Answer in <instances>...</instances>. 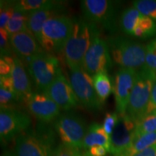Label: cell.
<instances>
[{
	"label": "cell",
	"mask_w": 156,
	"mask_h": 156,
	"mask_svg": "<svg viewBox=\"0 0 156 156\" xmlns=\"http://www.w3.org/2000/svg\"><path fill=\"white\" fill-rule=\"evenodd\" d=\"M10 41L12 51L23 62L27 58L44 52L29 30L11 35Z\"/></svg>",
	"instance_id": "16"
},
{
	"label": "cell",
	"mask_w": 156,
	"mask_h": 156,
	"mask_svg": "<svg viewBox=\"0 0 156 156\" xmlns=\"http://www.w3.org/2000/svg\"><path fill=\"white\" fill-rule=\"evenodd\" d=\"M83 156H92L90 155V154L89 153H88V151H85V152H84V153H83Z\"/></svg>",
	"instance_id": "38"
},
{
	"label": "cell",
	"mask_w": 156,
	"mask_h": 156,
	"mask_svg": "<svg viewBox=\"0 0 156 156\" xmlns=\"http://www.w3.org/2000/svg\"><path fill=\"white\" fill-rule=\"evenodd\" d=\"M136 70L120 68L115 74L113 80L114 94L116 103V113L124 114L126 113L130 95L136 80Z\"/></svg>",
	"instance_id": "12"
},
{
	"label": "cell",
	"mask_w": 156,
	"mask_h": 156,
	"mask_svg": "<svg viewBox=\"0 0 156 156\" xmlns=\"http://www.w3.org/2000/svg\"><path fill=\"white\" fill-rule=\"evenodd\" d=\"M118 2L112 0H82L80 7L87 20L99 24L114 34L117 30Z\"/></svg>",
	"instance_id": "8"
},
{
	"label": "cell",
	"mask_w": 156,
	"mask_h": 156,
	"mask_svg": "<svg viewBox=\"0 0 156 156\" xmlns=\"http://www.w3.org/2000/svg\"><path fill=\"white\" fill-rule=\"evenodd\" d=\"M63 2L62 1L54 0H20L14 2V8L15 11L28 13L30 12L51 8Z\"/></svg>",
	"instance_id": "22"
},
{
	"label": "cell",
	"mask_w": 156,
	"mask_h": 156,
	"mask_svg": "<svg viewBox=\"0 0 156 156\" xmlns=\"http://www.w3.org/2000/svg\"><path fill=\"white\" fill-rule=\"evenodd\" d=\"M112 65L108 42L101 36L100 31L98 30L85 54L83 69L89 75L93 76L102 72L108 73Z\"/></svg>",
	"instance_id": "10"
},
{
	"label": "cell",
	"mask_w": 156,
	"mask_h": 156,
	"mask_svg": "<svg viewBox=\"0 0 156 156\" xmlns=\"http://www.w3.org/2000/svg\"><path fill=\"white\" fill-rule=\"evenodd\" d=\"M31 119L25 113L12 108H0V140L2 144L16 139L30 128Z\"/></svg>",
	"instance_id": "11"
},
{
	"label": "cell",
	"mask_w": 156,
	"mask_h": 156,
	"mask_svg": "<svg viewBox=\"0 0 156 156\" xmlns=\"http://www.w3.org/2000/svg\"><path fill=\"white\" fill-rule=\"evenodd\" d=\"M136 123L135 136L156 132V112L145 115Z\"/></svg>",
	"instance_id": "26"
},
{
	"label": "cell",
	"mask_w": 156,
	"mask_h": 156,
	"mask_svg": "<svg viewBox=\"0 0 156 156\" xmlns=\"http://www.w3.org/2000/svg\"><path fill=\"white\" fill-rule=\"evenodd\" d=\"M155 112H156V83L154 85L153 90H152L151 98H150L149 103H148L147 109H146L145 114L144 116L150 114H153V113Z\"/></svg>",
	"instance_id": "34"
},
{
	"label": "cell",
	"mask_w": 156,
	"mask_h": 156,
	"mask_svg": "<svg viewBox=\"0 0 156 156\" xmlns=\"http://www.w3.org/2000/svg\"><path fill=\"white\" fill-rule=\"evenodd\" d=\"M11 35L5 28H0V51L1 56H10L12 52L10 41Z\"/></svg>",
	"instance_id": "30"
},
{
	"label": "cell",
	"mask_w": 156,
	"mask_h": 156,
	"mask_svg": "<svg viewBox=\"0 0 156 156\" xmlns=\"http://www.w3.org/2000/svg\"><path fill=\"white\" fill-rule=\"evenodd\" d=\"M54 129L62 144L81 149L87 127L80 115L73 112L60 114L54 122Z\"/></svg>",
	"instance_id": "7"
},
{
	"label": "cell",
	"mask_w": 156,
	"mask_h": 156,
	"mask_svg": "<svg viewBox=\"0 0 156 156\" xmlns=\"http://www.w3.org/2000/svg\"><path fill=\"white\" fill-rule=\"evenodd\" d=\"M26 103L31 114L40 122L48 124L60 116V108L45 93H34Z\"/></svg>",
	"instance_id": "15"
},
{
	"label": "cell",
	"mask_w": 156,
	"mask_h": 156,
	"mask_svg": "<svg viewBox=\"0 0 156 156\" xmlns=\"http://www.w3.org/2000/svg\"><path fill=\"white\" fill-rule=\"evenodd\" d=\"M98 30L97 25L87 19H73L71 34L62 52L70 70L83 69L85 54Z\"/></svg>",
	"instance_id": "1"
},
{
	"label": "cell",
	"mask_w": 156,
	"mask_h": 156,
	"mask_svg": "<svg viewBox=\"0 0 156 156\" xmlns=\"http://www.w3.org/2000/svg\"><path fill=\"white\" fill-rule=\"evenodd\" d=\"M88 153L92 156H105L108 153L106 147L101 145H95L87 150Z\"/></svg>",
	"instance_id": "35"
},
{
	"label": "cell",
	"mask_w": 156,
	"mask_h": 156,
	"mask_svg": "<svg viewBox=\"0 0 156 156\" xmlns=\"http://www.w3.org/2000/svg\"><path fill=\"white\" fill-rule=\"evenodd\" d=\"M15 12L14 2L1 1L0 5V28H6L7 23Z\"/></svg>",
	"instance_id": "28"
},
{
	"label": "cell",
	"mask_w": 156,
	"mask_h": 156,
	"mask_svg": "<svg viewBox=\"0 0 156 156\" xmlns=\"http://www.w3.org/2000/svg\"><path fill=\"white\" fill-rule=\"evenodd\" d=\"M155 83L156 73L151 70L143 67L136 73L126 113L136 122L145 115Z\"/></svg>",
	"instance_id": "5"
},
{
	"label": "cell",
	"mask_w": 156,
	"mask_h": 156,
	"mask_svg": "<svg viewBox=\"0 0 156 156\" xmlns=\"http://www.w3.org/2000/svg\"><path fill=\"white\" fill-rule=\"evenodd\" d=\"M45 93L53 100L60 110L66 112L75 108L79 103L71 83L62 73L57 76Z\"/></svg>",
	"instance_id": "13"
},
{
	"label": "cell",
	"mask_w": 156,
	"mask_h": 156,
	"mask_svg": "<svg viewBox=\"0 0 156 156\" xmlns=\"http://www.w3.org/2000/svg\"><path fill=\"white\" fill-rule=\"evenodd\" d=\"M95 145L103 146L110 153L111 136L105 132L103 125L93 122L87 127L83 140V148L88 150Z\"/></svg>",
	"instance_id": "19"
},
{
	"label": "cell",
	"mask_w": 156,
	"mask_h": 156,
	"mask_svg": "<svg viewBox=\"0 0 156 156\" xmlns=\"http://www.w3.org/2000/svg\"><path fill=\"white\" fill-rule=\"evenodd\" d=\"M135 156H156V145L147 148Z\"/></svg>",
	"instance_id": "36"
},
{
	"label": "cell",
	"mask_w": 156,
	"mask_h": 156,
	"mask_svg": "<svg viewBox=\"0 0 156 156\" xmlns=\"http://www.w3.org/2000/svg\"><path fill=\"white\" fill-rule=\"evenodd\" d=\"M56 133L46 123L40 122L15 139L16 156H52L55 150Z\"/></svg>",
	"instance_id": "2"
},
{
	"label": "cell",
	"mask_w": 156,
	"mask_h": 156,
	"mask_svg": "<svg viewBox=\"0 0 156 156\" xmlns=\"http://www.w3.org/2000/svg\"><path fill=\"white\" fill-rule=\"evenodd\" d=\"M69 80L78 101L84 108L92 112H98L102 108L103 103L95 93L93 77L85 69L70 70Z\"/></svg>",
	"instance_id": "9"
},
{
	"label": "cell",
	"mask_w": 156,
	"mask_h": 156,
	"mask_svg": "<svg viewBox=\"0 0 156 156\" xmlns=\"http://www.w3.org/2000/svg\"><path fill=\"white\" fill-rule=\"evenodd\" d=\"M28 13L25 12L15 11L12 16L11 19L6 26V30L12 35L22 32V31L28 30Z\"/></svg>",
	"instance_id": "25"
},
{
	"label": "cell",
	"mask_w": 156,
	"mask_h": 156,
	"mask_svg": "<svg viewBox=\"0 0 156 156\" xmlns=\"http://www.w3.org/2000/svg\"><path fill=\"white\" fill-rule=\"evenodd\" d=\"M14 64V57L11 56H3L0 58V75L1 76L10 75Z\"/></svg>",
	"instance_id": "33"
},
{
	"label": "cell",
	"mask_w": 156,
	"mask_h": 156,
	"mask_svg": "<svg viewBox=\"0 0 156 156\" xmlns=\"http://www.w3.org/2000/svg\"><path fill=\"white\" fill-rule=\"evenodd\" d=\"M156 145V132L136 136L131 143L116 156H135L147 148Z\"/></svg>",
	"instance_id": "20"
},
{
	"label": "cell",
	"mask_w": 156,
	"mask_h": 156,
	"mask_svg": "<svg viewBox=\"0 0 156 156\" xmlns=\"http://www.w3.org/2000/svg\"><path fill=\"white\" fill-rule=\"evenodd\" d=\"M1 156H16V155H15V153H12V152L10 151H5L2 154Z\"/></svg>",
	"instance_id": "37"
},
{
	"label": "cell",
	"mask_w": 156,
	"mask_h": 156,
	"mask_svg": "<svg viewBox=\"0 0 156 156\" xmlns=\"http://www.w3.org/2000/svg\"><path fill=\"white\" fill-rule=\"evenodd\" d=\"M155 35L156 22L151 17L142 15L134 29L132 36L138 38L146 39L151 38Z\"/></svg>",
	"instance_id": "24"
},
{
	"label": "cell",
	"mask_w": 156,
	"mask_h": 156,
	"mask_svg": "<svg viewBox=\"0 0 156 156\" xmlns=\"http://www.w3.org/2000/svg\"><path fill=\"white\" fill-rule=\"evenodd\" d=\"M27 67L36 88L41 93H46L62 73L57 58L45 51L32 56Z\"/></svg>",
	"instance_id": "6"
},
{
	"label": "cell",
	"mask_w": 156,
	"mask_h": 156,
	"mask_svg": "<svg viewBox=\"0 0 156 156\" xmlns=\"http://www.w3.org/2000/svg\"><path fill=\"white\" fill-rule=\"evenodd\" d=\"M144 67L156 73V38L146 46L145 63Z\"/></svg>",
	"instance_id": "29"
},
{
	"label": "cell",
	"mask_w": 156,
	"mask_h": 156,
	"mask_svg": "<svg viewBox=\"0 0 156 156\" xmlns=\"http://www.w3.org/2000/svg\"><path fill=\"white\" fill-rule=\"evenodd\" d=\"M11 76L14 83L15 91L20 99L21 101L27 102L34 92L31 88V82L25 69V64L16 56H14V64Z\"/></svg>",
	"instance_id": "17"
},
{
	"label": "cell",
	"mask_w": 156,
	"mask_h": 156,
	"mask_svg": "<svg viewBox=\"0 0 156 156\" xmlns=\"http://www.w3.org/2000/svg\"><path fill=\"white\" fill-rule=\"evenodd\" d=\"M52 156H83L80 149L60 144L56 147Z\"/></svg>",
	"instance_id": "31"
},
{
	"label": "cell",
	"mask_w": 156,
	"mask_h": 156,
	"mask_svg": "<svg viewBox=\"0 0 156 156\" xmlns=\"http://www.w3.org/2000/svg\"><path fill=\"white\" fill-rule=\"evenodd\" d=\"M119 115L118 122L110 136V153L114 156L122 153L135 137L136 121L127 114Z\"/></svg>",
	"instance_id": "14"
},
{
	"label": "cell",
	"mask_w": 156,
	"mask_h": 156,
	"mask_svg": "<svg viewBox=\"0 0 156 156\" xmlns=\"http://www.w3.org/2000/svg\"><path fill=\"white\" fill-rule=\"evenodd\" d=\"M133 7L156 22V0H136L133 2Z\"/></svg>",
	"instance_id": "27"
},
{
	"label": "cell",
	"mask_w": 156,
	"mask_h": 156,
	"mask_svg": "<svg viewBox=\"0 0 156 156\" xmlns=\"http://www.w3.org/2000/svg\"><path fill=\"white\" fill-rule=\"evenodd\" d=\"M112 61L126 69H142L145 66L146 46L122 36H111L107 39Z\"/></svg>",
	"instance_id": "3"
},
{
	"label": "cell",
	"mask_w": 156,
	"mask_h": 156,
	"mask_svg": "<svg viewBox=\"0 0 156 156\" xmlns=\"http://www.w3.org/2000/svg\"><path fill=\"white\" fill-rule=\"evenodd\" d=\"M92 77L95 93L101 102L104 103L111 94L114 93L113 81L108 76V73L105 72L95 74Z\"/></svg>",
	"instance_id": "21"
},
{
	"label": "cell",
	"mask_w": 156,
	"mask_h": 156,
	"mask_svg": "<svg viewBox=\"0 0 156 156\" xmlns=\"http://www.w3.org/2000/svg\"><path fill=\"white\" fill-rule=\"evenodd\" d=\"M119 115L118 113L110 112L107 113L104 117V120H103L102 125L105 132L109 136L112 135L113 131L116 127V125L119 120Z\"/></svg>",
	"instance_id": "32"
},
{
	"label": "cell",
	"mask_w": 156,
	"mask_h": 156,
	"mask_svg": "<svg viewBox=\"0 0 156 156\" xmlns=\"http://www.w3.org/2000/svg\"><path fill=\"white\" fill-rule=\"evenodd\" d=\"M142 15L133 6L124 9L119 19L120 28L124 34L132 36Z\"/></svg>",
	"instance_id": "23"
},
{
	"label": "cell",
	"mask_w": 156,
	"mask_h": 156,
	"mask_svg": "<svg viewBox=\"0 0 156 156\" xmlns=\"http://www.w3.org/2000/svg\"><path fill=\"white\" fill-rule=\"evenodd\" d=\"M65 3L63 2L61 5L51 8L41 9L28 12V28L30 32L34 35L36 40L39 41L43 25L51 17L61 15L66 9Z\"/></svg>",
	"instance_id": "18"
},
{
	"label": "cell",
	"mask_w": 156,
	"mask_h": 156,
	"mask_svg": "<svg viewBox=\"0 0 156 156\" xmlns=\"http://www.w3.org/2000/svg\"><path fill=\"white\" fill-rule=\"evenodd\" d=\"M73 26V19L61 15L51 17L43 25L39 39L45 52L50 54L63 52Z\"/></svg>",
	"instance_id": "4"
}]
</instances>
